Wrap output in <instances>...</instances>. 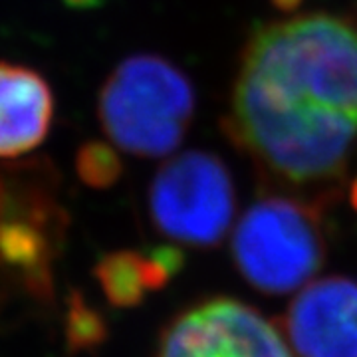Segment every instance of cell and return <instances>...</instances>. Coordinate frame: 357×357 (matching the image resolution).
<instances>
[{
  "label": "cell",
  "instance_id": "obj_4",
  "mask_svg": "<svg viewBox=\"0 0 357 357\" xmlns=\"http://www.w3.org/2000/svg\"><path fill=\"white\" fill-rule=\"evenodd\" d=\"M236 192L229 167L215 153L173 155L149 187V213L161 234L197 248L217 246L229 232Z\"/></svg>",
  "mask_w": 357,
  "mask_h": 357
},
{
  "label": "cell",
  "instance_id": "obj_5",
  "mask_svg": "<svg viewBox=\"0 0 357 357\" xmlns=\"http://www.w3.org/2000/svg\"><path fill=\"white\" fill-rule=\"evenodd\" d=\"M157 357L296 356L284 332L256 307L234 298H211L167 326Z\"/></svg>",
  "mask_w": 357,
  "mask_h": 357
},
{
  "label": "cell",
  "instance_id": "obj_9",
  "mask_svg": "<svg viewBox=\"0 0 357 357\" xmlns=\"http://www.w3.org/2000/svg\"><path fill=\"white\" fill-rule=\"evenodd\" d=\"M107 340V324L79 292H72L66 316V344L70 354L88 351Z\"/></svg>",
  "mask_w": 357,
  "mask_h": 357
},
{
  "label": "cell",
  "instance_id": "obj_7",
  "mask_svg": "<svg viewBox=\"0 0 357 357\" xmlns=\"http://www.w3.org/2000/svg\"><path fill=\"white\" fill-rule=\"evenodd\" d=\"M54 96L38 72L0 62V159L30 153L46 139Z\"/></svg>",
  "mask_w": 357,
  "mask_h": 357
},
{
  "label": "cell",
  "instance_id": "obj_11",
  "mask_svg": "<svg viewBox=\"0 0 357 357\" xmlns=\"http://www.w3.org/2000/svg\"><path fill=\"white\" fill-rule=\"evenodd\" d=\"M356 203H357V183H356Z\"/></svg>",
  "mask_w": 357,
  "mask_h": 357
},
{
  "label": "cell",
  "instance_id": "obj_3",
  "mask_svg": "<svg viewBox=\"0 0 357 357\" xmlns=\"http://www.w3.org/2000/svg\"><path fill=\"white\" fill-rule=\"evenodd\" d=\"M230 246L236 270L255 290L296 292L326 260L318 204L294 195H266L244 211Z\"/></svg>",
  "mask_w": 357,
  "mask_h": 357
},
{
  "label": "cell",
  "instance_id": "obj_2",
  "mask_svg": "<svg viewBox=\"0 0 357 357\" xmlns=\"http://www.w3.org/2000/svg\"><path fill=\"white\" fill-rule=\"evenodd\" d=\"M195 114V89L161 56H129L107 76L98 115L107 139L137 157H167L185 139Z\"/></svg>",
  "mask_w": 357,
  "mask_h": 357
},
{
  "label": "cell",
  "instance_id": "obj_8",
  "mask_svg": "<svg viewBox=\"0 0 357 357\" xmlns=\"http://www.w3.org/2000/svg\"><path fill=\"white\" fill-rule=\"evenodd\" d=\"M181 262L183 256L177 248H161L149 258L121 250L103 256L96 266V276L109 304L115 307H133L141 304L147 292L163 288Z\"/></svg>",
  "mask_w": 357,
  "mask_h": 357
},
{
  "label": "cell",
  "instance_id": "obj_1",
  "mask_svg": "<svg viewBox=\"0 0 357 357\" xmlns=\"http://www.w3.org/2000/svg\"><path fill=\"white\" fill-rule=\"evenodd\" d=\"M230 139L294 197L319 204L357 141V28L328 13L262 24L244 46Z\"/></svg>",
  "mask_w": 357,
  "mask_h": 357
},
{
  "label": "cell",
  "instance_id": "obj_6",
  "mask_svg": "<svg viewBox=\"0 0 357 357\" xmlns=\"http://www.w3.org/2000/svg\"><path fill=\"white\" fill-rule=\"evenodd\" d=\"M282 332L296 357H357V280L328 276L306 284Z\"/></svg>",
  "mask_w": 357,
  "mask_h": 357
},
{
  "label": "cell",
  "instance_id": "obj_10",
  "mask_svg": "<svg viewBox=\"0 0 357 357\" xmlns=\"http://www.w3.org/2000/svg\"><path fill=\"white\" fill-rule=\"evenodd\" d=\"M79 175L91 187H109L119 177L121 165L114 149L105 145H89L79 153Z\"/></svg>",
  "mask_w": 357,
  "mask_h": 357
}]
</instances>
